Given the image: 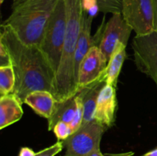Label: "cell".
I'll return each instance as SVG.
<instances>
[{"label":"cell","instance_id":"5bb4252c","mask_svg":"<svg viewBox=\"0 0 157 156\" xmlns=\"http://www.w3.org/2000/svg\"><path fill=\"white\" fill-rule=\"evenodd\" d=\"M55 102L56 99L50 91L36 90L26 96L24 103L29 106L40 116L48 119L52 114Z\"/></svg>","mask_w":157,"mask_h":156},{"label":"cell","instance_id":"8992f818","mask_svg":"<svg viewBox=\"0 0 157 156\" xmlns=\"http://www.w3.org/2000/svg\"><path fill=\"white\" fill-rule=\"evenodd\" d=\"M121 15L136 35H146L155 31L153 0H124Z\"/></svg>","mask_w":157,"mask_h":156},{"label":"cell","instance_id":"6da1fadb","mask_svg":"<svg viewBox=\"0 0 157 156\" xmlns=\"http://www.w3.org/2000/svg\"><path fill=\"white\" fill-rule=\"evenodd\" d=\"M0 41L4 44L15 74L12 93L24 103L30 93L48 90L54 93L56 73L38 45H28L9 26L1 24Z\"/></svg>","mask_w":157,"mask_h":156},{"label":"cell","instance_id":"ffe728a7","mask_svg":"<svg viewBox=\"0 0 157 156\" xmlns=\"http://www.w3.org/2000/svg\"><path fill=\"white\" fill-rule=\"evenodd\" d=\"M53 131L58 141H64L73 134L70 124L64 122H59L54 127Z\"/></svg>","mask_w":157,"mask_h":156},{"label":"cell","instance_id":"9a60e30c","mask_svg":"<svg viewBox=\"0 0 157 156\" xmlns=\"http://www.w3.org/2000/svg\"><path fill=\"white\" fill-rule=\"evenodd\" d=\"M76 94L63 100H56L52 116L48 119V131L53 130L55 125L59 122L68 124L72 122L76 110Z\"/></svg>","mask_w":157,"mask_h":156},{"label":"cell","instance_id":"cb8c5ba5","mask_svg":"<svg viewBox=\"0 0 157 156\" xmlns=\"http://www.w3.org/2000/svg\"><path fill=\"white\" fill-rule=\"evenodd\" d=\"M18 156H35V153L31 148L28 147H23L21 148Z\"/></svg>","mask_w":157,"mask_h":156},{"label":"cell","instance_id":"52a82bcc","mask_svg":"<svg viewBox=\"0 0 157 156\" xmlns=\"http://www.w3.org/2000/svg\"><path fill=\"white\" fill-rule=\"evenodd\" d=\"M132 48L138 70L150 76L157 86V30L146 35H136Z\"/></svg>","mask_w":157,"mask_h":156},{"label":"cell","instance_id":"d4e9b609","mask_svg":"<svg viewBox=\"0 0 157 156\" xmlns=\"http://www.w3.org/2000/svg\"><path fill=\"white\" fill-rule=\"evenodd\" d=\"M153 1V8H154V27L155 30H157V0Z\"/></svg>","mask_w":157,"mask_h":156},{"label":"cell","instance_id":"4316f807","mask_svg":"<svg viewBox=\"0 0 157 156\" xmlns=\"http://www.w3.org/2000/svg\"><path fill=\"white\" fill-rule=\"evenodd\" d=\"M5 0H0V3H1V4H2L3 3V2H4Z\"/></svg>","mask_w":157,"mask_h":156},{"label":"cell","instance_id":"7c38bea8","mask_svg":"<svg viewBox=\"0 0 157 156\" xmlns=\"http://www.w3.org/2000/svg\"><path fill=\"white\" fill-rule=\"evenodd\" d=\"M22 101L14 93L0 97V128L18 122L23 116Z\"/></svg>","mask_w":157,"mask_h":156},{"label":"cell","instance_id":"d6986e66","mask_svg":"<svg viewBox=\"0 0 157 156\" xmlns=\"http://www.w3.org/2000/svg\"><path fill=\"white\" fill-rule=\"evenodd\" d=\"M76 105L75 116L72 122L70 123V126L73 133L81 128L84 120V103L80 92H78L76 94Z\"/></svg>","mask_w":157,"mask_h":156},{"label":"cell","instance_id":"e0dca14e","mask_svg":"<svg viewBox=\"0 0 157 156\" xmlns=\"http://www.w3.org/2000/svg\"><path fill=\"white\" fill-rule=\"evenodd\" d=\"M15 74L12 65L0 67V95L10 94L14 92Z\"/></svg>","mask_w":157,"mask_h":156},{"label":"cell","instance_id":"2e32d148","mask_svg":"<svg viewBox=\"0 0 157 156\" xmlns=\"http://www.w3.org/2000/svg\"><path fill=\"white\" fill-rule=\"evenodd\" d=\"M126 47L127 45L121 43L118 44L110 56L107 67L104 70V76L107 84L116 87L118 76L125 61Z\"/></svg>","mask_w":157,"mask_h":156},{"label":"cell","instance_id":"4fadbf2b","mask_svg":"<svg viewBox=\"0 0 157 156\" xmlns=\"http://www.w3.org/2000/svg\"><path fill=\"white\" fill-rule=\"evenodd\" d=\"M106 84L107 83H106L104 72V73L98 80L78 91L82 96L83 103H84V120L82 125L87 123L94 119V114L98 96L101 90Z\"/></svg>","mask_w":157,"mask_h":156},{"label":"cell","instance_id":"3957f363","mask_svg":"<svg viewBox=\"0 0 157 156\" xmlns=\"http://www.w3.org/2000/svg\"><path fill=\"white\" fill-rule=\"evenodd\" d=\"M65 7L66 36L61 63L57 71L53 95L58 101L78 93L74 75V60L77 43L82 25L83 0H63Z\"/></svg>","mask_w":157,"mask_h":156},{"label":"cell","instance_id":"30bf717a","mask_svg":"<svg viewBox=\"0 0 157 156\" xmlns=\"http://www.w3.org/2000/svg\"><path fill=\"white\" fill-rule=\"evenodd\" d=\"M117 105L116 87L106 84L98 96L94 120L106 128H110L114 123Z\"/></svg>","mask_w":157,"mask_h":156},{"label":"cell","instance_id":"484cf974","mask_svg":"<svg viewBox=\"0 0 157 156\" xmlns=\"http://www.w3.org/2000/svg\"><path fill=\"white\" fill-rule=\"evenodd\" d=\"M143 156H157V148L144 154Z\"/></svg>","mask_w":157,"mask_h":156},{"label":"cell","instance_id":"44dd1931","mask_svg":"<svg viewBox=\"0 0 157 156\" xmlns=\"http://www.w3.org/2000/svg\"><path fill=\"white\" fill-rule=\"evenodd\" d=\"M63 148H64L63 141H58V142L51 145L50 147H48L35 153V156H55L60 151H62Z\"/></svg>","mask_w":157,"mask_h":156},{"label":"cell","instance_id":"ba28073f","mask_svg":"<svg viewBox=\"0 0 157 156\" xmlns=\"http://www.w3.org/2000/svg\"><path fill=\"white\" fill-rule=\"evenodd\" d=\"M132 28L126 23L121 13L112 14L99 35L98 47L109 61L113 52L121 43L127 45Z\"/></svg>","mask_w":157,"mask_h":156},{"label":"cell","instance_id":"8fae6325","mask_svg":"<svg viewBox=\"0 0 157 156\" xmlns=\"http://www.w3.org/2000/svg\"><path fill=\"white\" fill-rule=\"evenodd\" d=\"M94 15L88 10H84L83 15L81 33L76 45L74 60V75L78 90V76L79 67L83 59L86 56L90 47L94 45V39L91 37V25Z\"/></svg>","mask_w":157,"mask_h":156},{"label":"cell","instance_id":"277c9868","mask_svg":"<svg viewBox=\"0 0 157 156\" xmlns=\"http://www.w3.org/2000/svg\"><path fill=\"white\" fill-rule=\"evenodd\" d=\"M66 26L65 7L63 0H60L48 22L44 36L39 45L56 73L62 57L65 41Z\"/></svg>","mask_w":157,"mask_h":156},{"label":"cell","instance_id":"603a6c76","mask_svg":"<svg viewBox=\"0 0 157 156\" xmlns=\"http://www.w3.org/2000/svg\"><path fill=\"white\" fill-rule=\"evenodd\" d=\"M90 156H135V153L133 151H127L123 153H115V154H103L101 150L94 151Z\"/></svg>","mask_w":157,"mask_h":156},{"label":"cell","instance_id":"7402d4cb","mask_svg":"<svg viewBox=\"0 0 157 156\" xmlns=\"http://www.w3.org/2000/svg\"><path fill=\"white\" fill-rule=\"evenodd\" d=\"M7 65H11L10 58L4 44L0 41V67Z\"/></svg>","mask_w":157,"mask_h":156},{"label":"cell","instance_id":"9c48e42d","mask_svg":"<svg viewBox=\"0 0 157 156\" xmlns=\"http://www.w3.org/2000/svg\"><path fill=\"white\" fill-rule=\"evenodd\" d=\"M107 58L98 46L93 45L83 59L78 76V92L98 80L107 66Z\"/></svg>","mask_w":157,"mask_h":156},{"label":"cell","instance_id":"7a4b0ae2","mask_svg":"<svg viewBox=\"0 0 157 156\" xmlns=\"http://www.w3.org/2000/svg\"><path fill=\"white\" fill-rule=\"evenodd\" d=\"M60 0H13L9 18L2 24L9 26L28 45L39 46L48 22Z\"/></svg>","mask_w":157,"mask_h":156},{"label":"cell","instance_id":"5b68a950","mask_svg":"<svg viewBox=\"0 0 157 156\" xmlns=\"http://www.w3.org/2000/svg\"><path fill=\"white\" fill-rule=\"evenodd\" d=\"M107 128L93 119L84 124L63 141L66 151L64 156H90L101 150V139Z\"/></svg>","mask_w":157,"mask_h":156},{"label":"cell","instance_id":"ac0fdd59","mask_svg":"<svg viewBox=\"0 0 157 156\" xmlns=\"http://www.w3.org/2000/svg\"><path fill=\"white\" fill-rule=\"evenodd\" d=\"M124 0H97L98 11L104 14L121 13Z\"/></svg>","mask_w":157,"mask_h":156}]
</instances>
